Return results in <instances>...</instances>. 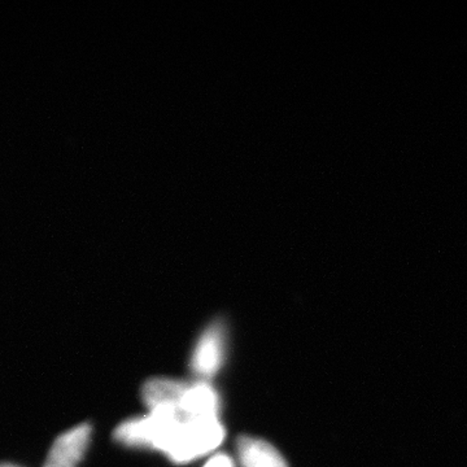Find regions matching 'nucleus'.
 Here are the masks:
<instances>
[{
    "mask_svg": "<svg viewBox=\"0 0 467 467\" xmlns=\"http://www.w3.org/2000/svg\"><path fill=\"white\" fill-rule=\"evenodd\" d=\"M180 410L186 417L218 418L220 396L208 382L190 384L181 401Z\"/></svg>",
    "mask_w": 467,
    "mask_h": 467,
    "instance_id": "nucleus-6",
    "label": "nucleus"
},
{
    "mask_svg": "<svg viewBox=\"0 0 467 467\" xmlns=\"http://www.w3.org/2000/svg\"><path fill=\"white\" fill-rule=\"evenodd\" d=\"M223 439L225 429L218 418L183 416L159 451L171 462L189 463L212 453Z\"/></svg>",
    "mask_w": 467,
    "mask_h": 467,
    "instance_id": "nucleus-1",
    "label": "nucleus"
},
{
    "mask_svg": "<svg viewBox=\"0 0 467 467\" xmlns=\"http://www.w3.org/2000/svg\"><path fill=\"white\" fill-rule=\"evenodd\" d=\"M225 358V327L214 322L199 337L193 349L190 368L199 380L207 382L216 376Z\"/></svg>",
    "mask_w": 467,
    "mask_h": 467,
    "instance_id": "nucleus-2",
    "label": "nucleus"
},
{
    "mask_svg": "<svg viewBox=\"0 0 467 467\" xmlns=\"http://www.w3.org/2000/svg\"><path fill=\"white\" fill-rule=\"evenodd\" d=\"M242 467H287V462L272 444L252 436H241L236 441Z\"/></svg>",
    "mask_w": 467,
    "mask_h": 467,
    "instance_id": "nucleus-5",
    "label": "nucleus"
},
{
    "mask_svg": "<svg viewBox=\"0 0 467 467\" xmlns=\"http://www.w3.org/2000/svg\"><path fill=\"white\" fill-rule=\"evenodd\" d=\"M190 384L192 383L171 378H152L143 384V402L149 410L165 405L180 409L181 401Z\"/></svg>",
    "mask_w": 467,
    "mask_h": 467,
    "instance_id": "nucleus-4",
    "label": "nucleus"
},
{
    "mask_svg": "<svg viewBox=\"0 0 467 467\" xmlns=\"http://www.w3.org/2000/svg\"><path fill=\"white\" fill-rule=\"evenodd\" d=\"M204 467H235L232 457L227 456L225 453L214 454L211 460L205 463Z\"/></svg>",
    "mask_w": 467,
    "mask_h": 467,
    "instance_id": "nucleus-7",
    "label": "nucleus"
},
{
    "mask_svg": "<svg viewBox=\"0 0 467 467\" xmlns=\"http://www.w3.org/2000/svg\"><path fill=\"white\" fill-rule=\"evenodd\" d=\"M90 435V425L84 423L58 436L43 467H77L84 459Z\"/></svg>",
    "mask_w": 467,
    "mask_h": 467,
    "instance_id": "nucleus-3",
    "label": "nucleus"
},
{
    "mask_svg": "<svg viewBox=\"0 0 467 467\" xmlns=\"http://www.w3.org/2000/svg\"><path fill=\"white\" fill-rule=\"evenodd\" d=\"M2 467H18L16 465H12V463H5Z\"/></svg>",
    "mask_w": 467,
    "mask_h": 467,
    "instance_id": "nucleus-8",
    "label": "nucleus"
}]
</instances>
